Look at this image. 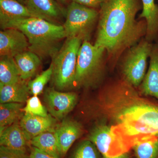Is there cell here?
Listing matches in <instances>:
<instances>
[{
	"label": "cell",
	"mask_w": 158,
	"mask_h": 158,
	"mask_svg": "<svg viewBox=\"0 0 158 158\" xmlns=\"http://www.w3.org/2000/svg\"><path fill=\"white\" fill-rule=\"evenodd\" d=\"M94 45L111 57L118 56L145 36V20L137 21L138 0H105L100 6Z\"/></svg>",
	"instance_id": "obj_1"
},
{
	"label": "cell",
	"mask_w": 158,
	"mask_h": 158,
	"mask_svg": "<svg viewBox=\"0 0 158 158\" xmlns=\"http://www.w3.org/2000/svg\"><path fill=\"white\" fill-rule=\"evenodd\" d=\"M1 27L2 30L13 28L22 31L28 40L29 50L41 59L52 58L59 49V42L66 38L63 26L39 18L13 20Z\"/></svg>",
	"instance_id": "obj_2"
},
{
	"label": "cell",
	"mask_w": 158,
	"mask_h": 158,
	"mask_svg": "<svg viewBox=\"0 0 158 158\" xmlns=\"http://www.w3.org/2000/svg\"><path fill=\"white\" fill-rule=\"evenodd\" d=\"M115 110L118 123L116 130L133 140L146 136H158V103L138 101L128 104L119 103Z\"/></svg>",
	"instance_id": "obj_3"
},
{
	"label": "cell",
	"mask_w": 158,
	"mask_h": 158,
	"mask_svg": "<svg viewBox=\"0 0 158 158\" xmlns=\"http://www.w3.org/2000/svg\"><path fill=\"white\" fill-rule=\"evenodd\" d=\"M82 43L78 37L67 38L52 57V78L57 90H68L74 86L78 55Z\"/></svg>",
	"instance_id": "obj_4"
},
{
	"label": "cell",
	"mask_w": 158,
	"mask_h": 158,
	"mask_svg": "<svg viewBox=\"0 0 158 158\" xmlns=\"http://www.w3.org/2000/svg\"><path fill=\"white\" fill-rule=\"evenodd\" d=\"M106 51L89 42L82 43L78 55L74 86L89 87L96 85L104 67Z\"/></svg>",
	"instance_id": "obj_5"
},
{
	"label": "cell",
	"mask_w": 158,
	"mask_h": 158,
	"mask_svg": "<svg viewBox=\"0 0 158 158\" xmlns=\"http://www.w3.org/2000/svg\"><path fill=\"white\" fill-rule=\"evenodd\" d=\"M88 140L95 144L102 158H129L133 141L115 127L100 125L91 131Z\"/></svg>",
	"instance_id": "obj_6"
},
{
	"label": "cell",
	"mask_w": 158,
	"mask_h": 158,
	"mask_svg": "<svg viewBox=\"0 0 158 158\" xmlns=\"http://www.w3.org/2000/svg\"><path fill=\"white\" fill-rule=\"evenodd\" d=\"M99 12L72 2L67 8L63 26L66 38L78 37L82 41H89L94 27L98 20Z\"/></svg>",
	"instance_id": "obj_7"
},
{
	"label": "cell",
	"mask_w": 158,
	"mask_h": 158,
	"mask_svg": "<svg viewBox=\"0 0 158 158\" xmlns=\"http://www.w3.org/2000/svg\"><path fill=\"white\" fill-rule=\"evenodd\" d=\"M153 45L146 39L129 48L122 64L125 81L134 87L141 85L146 73L147 61Z\"/></svg>",
	"instance_id": "obj_8"
},
{
	"label": "cell",
	"mask_w": 158,
	"mask_h": 158,
	"mask_svg": "<svg viewBox=\"0 0 158 158\" xmlns=\"http://www.w3.org/2000/svg\"><path fill=\"white\" fill-rule=\"evenodd\" d=\"M44 98L47 111L59 121L65 119L73 110L78 100L74 92H61L54 88L46 89Z\"/></svg>",
	"instance_id": "obj_9"
},
{
	"label": "cell",
	"mask_w": 158,
	"mask_h": 158,
	"mask_svg": "<svg viewBox=\"0 0 158 158\" xmlns=\"http://www.w3.org/2000/svg\"><path fill=\"white\" fill-rule=\"evenodd\" d=\"M27 38L22 31L9 28L0 32V56L13 57L29 50Z\"/></svg>",
	"instance_id": "obj_10"
},
{
	"label": "cell",
	"mask_w": 158,
	"mask_h": 158,
	"mask_svg": "<svg viewBox=\"0 0 158 158\" xmlns=\"http://www.w3.org/2000/svg\"><path fill=\"white\" fill-rule=\"evenodd\" d=\"M58 150L61 158L64 157L77 139L81 135V125L74 120L65 118L55 129Z\"/></svg>",
	"instance_id": "obj_11"
},
{
	"label": "cell",
	"mask_w": 158,
	"mask_h": 158,
	"mask_svg": "<svg viewBox=\"0 0 158 158\" xmlns=\"http://www.w3.org/2000/svg\"><path fill=\"white\" fill-rule=\"evenodd\" d=\"M57 119L50 114L46 117L24 113L19 124L28 141L48 131H55L57 126Z\"/></svg>",
	"instance_id": "obj_12"
},
{
	"label": "cell",
	"mask_w": 158,
	"mask_h": 158,
	"mask_svg": "<svg viewBox=\"0 0 158 158\" xmlns=\"http://www.w3.org/2000/svg\"><path fill=\"white\" fill-rule=\"evenodd\" d=\"M40 17L17 0H0L1 27L15 19Z\"/></svg>",
	"instance_id": "obj_13"
},
{
	"label": "cell",
	"mask_w": 158,
	"mask_h": 158,
	"mask_svg": "<svg viewBox=\"0 0 158 158\" xmlns=\"http://www.w3.org/2000/svg\"><path fill=\"white\" fill-rule=\"evenodd\" d=\"M141 93L158 100V45H154L149 67L140 85Z\"/></svg>",
	"instance_id": "obj_14"
},
{
	"label": "cell",
	"mask_w": 158,
	"mask_h": 158,
	"mask_svg": "<svg viewBox=\"0 0 158 158\" xmlns=\"http://www.w3.org/2000/svg\"><path fill=\"white\" fill-rule=\"evenodd\" d=\"M30 142L26 138L19 124L16 122L0 133V145L18 150L27 152Z\"/></svg>",
	"instance_id": "obj_15"
},
{
	"label": "cell",
	"mask_w": 158,
	"mask_h": 158,
	"mask_svg": "<svg viewBox=\"0 0 158 158\" xmlns=\"http://www.w3.org/2000/svg\"><path fill=\"white\" fill-rule=\"evenodd\" d=\"M26 6L40 18L52 22L65 14L55 0H27Z\"/></svg>",
	"instance_id": "obj_16"
},
{
	"label": "cell",
	"mask_w": 158,
	"mask_h": 158,
	"mask_svg": "<svg viewBox=\"0 0 158 158\" xmlns=\"http://www.w3.org/2000/svg\"><path fill=\"white\" fill-rule=\"evenodd\" d=\"M30 90L27 81H19L7 85H0V103H24L29 98Z\"/></svg>",
	"instance_id": "obj_17"
},
{
	"label": "cell",
	"mask_w": 158,
	"mask_h": 158,
	"mask_svg": "<svg viewBox=\"0 0 158 158\" xmlns=\"http://www.w3.org/2000/svg\"><path fill=\"white\" fill-rule=\"evenodd\" d=\"M14 58L23 81H27L34 77L41 65L40 57L29 50L18 54Z\"/></svg>",
	"instance_id": "obj_18"
},
{
	"label": "cell",
	"mask_w": 158,
	"mask_h": 158,
	"mask_svg": "<svg viewBox=\"0 0 158 158\" xmlns=\"http://www.w3.org/2000/svg\"><path fill=\"white\" fill-rule=\"evenodd\" d=\"M143 9L140 18L144 19L147 25L145 39L151 42L158 38V6L155 0H141Z\"/></svg>",
	"instance_id": "obj_19"
},
{
	"label": "cell",
	"mask_w": 158,
	"mask_h": 158,
	"mask_svg": "<svg viewBox=\"0 0 158 158\" xmlns=\"http://www.w3.org/2000/svg\"><path fill=\"white\" fill-rule=\"evenodd\" d=\"M132 148L136 158H158V136L135 138Z\"/></svg>",
	"instance_id": "obj_20"
},
{
	"label": "cell",
	"mask_w": 158,
	"mask_h": 158,
	"mask_svg": "<svg viewBox=\"0 0 158 158\" xmlns=\"http://www.w3.org/2000/svg\"><path fill=\"white\" fill-rule=\"evenodd\" d=\"M23 103H6L0 104V133L16 122H19L24 113Z\"/></svg>",
	"instance_id": "obj_21"
},
{
	"label": "cell",
	"mask_w": 158,
	"mask_h": 158,
	"mask_svg": "<svg viewBox=\"0 0 158 158\" xmlns=\"http://www.w3.org/2000/svg\"><path fill=\"white\" fill-rule=\"evenodd\" d=\"M55 131L41 133L31 139L30 144L51 155L61 158L58 150Z\"/></svg>",
	"instance_id": "obj_22"
},
{
	"label": "cell",
	"mask_w": 158,
	"mask_h": 158,
	"mask_svg": "<svg viewBox=\"0 0 158 158\" xmlns=\"http://www.w3.org/2000/svg\"><path fill=\"white\" fill-rule=\"evenodd\" d=\"M21 80L19 71L13 57H1L0 85L14 84Z\"/></svg>",
	"instance_id": "obj_23"
},
{
	"label": "cell",
	"mask_w": 158,
	"mask_h": 158,
	"mask_svg": "<svg viewBox=\"0 0 158 158\" xmlns=\"http://www.w3.org/2000/svg\"><path fill=\"white\" fill-rule=\"evenodd\" d=\"M53 75V65L51 63L49 67L43 72L36 77L28 82L30 93L34 96H38L42 93L44 89Z\"/></svg>",
	"instance_id": "obj_24"
},
{
	"label": "cell",
	"mask_w": 158,
	"mask_h": 158,
	"mask_svg": "<svg viewBox=\"0 0 158 158\" xmlns=\"http://www.w3.org/2000/svg\"><path fill=\"white\" fill-rule=\"evenodd\" d=\"M70 158H102L97 148L92 141L84 140L80 142Z\"/></svg>",
	"instance_id": "obj_25"
},
{
	"label": "cell",
	"mask_w": 158,
	"mask_h": 158,
	"mask_svg": "<svg viewBox=\"0 0 158 158\" xmlns=\"http://www.w3.org/2000/svg\"><path fill=\"white\" fill-rule=\"evenodd\" d=\"M26 102V106L23 109V111L25 113L43 117L48 116L46 108L43 105L38 96L33 95L28 99Z\"/></svg>",
	"instance_id": "obj_26"
},
{
	"label": "cell",
	"mask_w": 158,
	"mask_h": 158,
	"mask_svg": "<svg viewBox=\"0 0 158 158\" xmlns=\"http://www.w3.org/2000/svg\"><path fill=\"white\" fill-rule=\"evenodd\" d=\"M0 158H30V155L27 152L11 149L1 146Z\"/></svg>",
	"instance_id": "obj_27"
},
{
	"label": "cell",
	"mask_w": 158,
	"mask_h": 158,
	"mask_svg": "<svg viewBox=\"0 0 158 158\" xmlns=\"http://www.w3.org/2000/svg\"><path fill=\"white\" fill-rule=\"evenodd\" d=\"M30 158H59L54 156L38 149L37 148L32 146L31 148L30 154Z\"/></svg>",
	"instance_id": "obj_28"
},
{
	"label": "cell",
	"mask_w": 158,
	"mask_h": 158,
	"mask_svg": "<svg viewBox=\"0 0 158 158\" xmlns=\"http://www.w3.org/2000/svg\"><path fill=\"white\" fill-rule=\"evenodd\" d=\"M72 2L78 3L89 8H95L101 6L105 0H71Z\"/></svg>",
	"instance_id": "obj_29"
},
{
	"label": "cell",
	"mask_w": 158,
	"mask_h": 158,
	"mask_svg": "<svg viewBox=\"0 0 158 158\" xmlns=\"http://www.w3.org/2000/svg\"><path fill=\"white\" fill-rule=\"evenodd\" d=\"M57 1H59L60 2H64L65 1H67V0H56Z\"/></svg>",
	"instance_id": "obj_30"
},
{
	"label": "cell",
	"mask_w": 158,
	"mask_h": 158,
	"mask_svg": "<svg viewBox=\"0 0 158 158\" xmlns=\"http://www.w3.org/2000/svg\"><path fill=\"white\" fill-rule=\"evenodd\" d=\"M22 1H24V2H26V1H27V0H22Z\"/></svg>",
	"instance_id": "obj_31"
},
{
	"label": "cell",
	"mask_w": 158,
	"mask_h": 158,
	"mask_svg": "<svg viewBox=\"0 0 158 158\" xmlns=\"http://www.w3.org/2000/svg\"></svg>",
	"instance_id": "obj_32"
}]
</instances>
